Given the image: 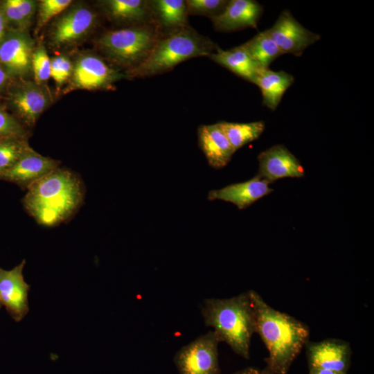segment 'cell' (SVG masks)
Here are the masks:
<instances>
[{"instance_id":"6da1fadb","label":"cell","mask_w":374,"mask_h":374,"mask_svg":"<svg viewBox=\"0 0 374 374\" xmlns=\"http://www.w3.org/2000/svg\"><path fill=\"white\" fill-rule=\"evenodd\" d=\"M256 315V332L269 353L265 374H287L292 364L309 341L306 324L269 306L254 290H249Z\"/></svg>"},{"instance_id":"7a4b0ae2","label":"cell","mask_w":374,"mask_h":374,"mask_svg":"<svg viewBox=\"0 0 374 374\" xmlns=\"http://www.w3.org/2000/svg\"><path fill=\"white\" fill-rule=\"evenodd\" d=\"M84 197L80 177L59 166L26 190L22 204L38 224L53 226L75 214Z\"/></svg>"},{"instance_id":"3957f363","label":"cell","mask_w":374,"mask_h":374,"mask_svg":"<svg viewBox=\"0 0 374 374\" xmlns=\"http://www.w3.org/2000/svg\"><path fill=\"white\" fill-rule=\"evenodd\" d=\"M201 313L204 324L213 328L220 342L226 343L235 354L249 359L256 315L249 291L229 299H206Z\"/></svg>"},{"instance_id":"277c9868","label":"cell","mask_w":374,"mask_h":374,"mask_svg":"<svg viewBox=\"0 0 374 374\" xmlns=\"http://www.w3.org/2000/svg\"><path fill=\"white\" fill-rule=\"evenodd\" d=\"M218 46L190 26L162 34L148 57L127 71L130 78L150 77L167 72L187 60L209 57Z\"/></svg>"},{"instance_id":"5b68a950","label":"cell","mask_w":374,"mask_h":374,"mask_svg":"<svg viewBox=\"0 0 374 374\" xmlns=\"http://www.w3.org/2000/svg\"><path fill=\"white\" fill-rule=\"evenodd\" d=\"M162 34L154 22L134 24L105 32L97 46L111 62L130 71L148 57Z\"/></svg>"},{"instance_id":"8992f818","label":"cell","mask_w":374,"mask_h":374,"mask_svg":"<svg viewBox=\"0 0 374 374\" xmlns=\"http://www.w3.org/2000/svg\"><path fill=\"white\" fill-rule=\"evenodd\" d=\"M5 106L26 127H33L51 103L48 91L35 81L13 79L3 96Z\"/></svg>"},{"instance_id":"52a82bcc","label":"cell","mask_w":374,"mask_h":374,"mask_svg":"<svg viewBox=\"0 0 374 374\" xmlns=\"http://www.w3.org/2000/svg\"><path fill=\"white\" fill-rule=\"evenodd\" d=\"M220 342L215 332L211 330L182 346L173 358L179 374H221Z\"/></svg>"},{"instance_id":"ba28073f","label":"cell","mask_w":374,"mask_h":374,"mask_svg":"<svg viewBox=\"0 0 374 374\" xmlns=\"http://www.w3.org/2000/svg\"><path fill=\"white\" fill-rule=\"evenodd\" d=\"M125 75L96 55H84L78 57L73 65L70 84L65 91L110 89L114 83L124 78Z\"/></svg>"},{"instance_id":"9c48e42d","label":"cell","mask_w":374,"mask_h":374,"mask_svg":"<svg viewBox=\"0 0 374 374\" xmlns=\"http://www.w3.org/2000/svg\"><path fill=\"white\" fill-rule=\"evenodd\" d=\"M35 48L27 32L8 30L0 43V64L11 78L24 79L32 71Z\"/></svg>"},{"instance_id":"30bf717a","label":"cell","mask_w":374,"mask_h":374,"mask_svg":"<svg viewBox=\"0 0 374 374\" xmlns=\"http://www.w3.org/2000/svg\"><path fill=\"white\" fill-rule=\"evenodd\" d=\"M267 30L283 54L290 53L297 57L321 38L319 34L297 21L287 10H283L274 24Z\"/></svg>"},{"instance_id":"8fae6325","label":"cell","mask_w":374,"mask_h":374,"mask_svg":"<svg viewBox=\"0 0 374 374\" xmlns=\"http://www.w3.org/2000/svg\"><path fill=\"white\" fill-rule=\"evenodd\" d=\"M96 21V14L89 8L74 6L53 23L50 32L51 42L57 48L74 44L89 34Z\"/></svg>"},{"instance_id":"7c38bea8","label":"cell","mask_w":374,"mask_h":374,"mask_svg":"<svg viewBox=\"0 0 374 374\" xmlns=\"http://www.w3.org/2000/svg\"><path fill=\"white\" fill-rule=\"evenodd\" d=\"M26 260L10 270L0 267V303L12 319L21 321L29 311L28 294L30 289L24 278Z\"/></svg>"},{"instance_id":"4fadbf2b","label":"cell","mask_w":374,"mask_h":374,"mask_svg":"<svg viewBox=\"0 0 374 374\" xmlns=\"http://www.w3.org/2000/svg\"><path fill=\"white\" fill-rule=\"evenodd\" d=\"M305 347L309 368L347 374L351 359L348 342L338 339H327L317 342L308 341Z\"/></svg>"},{"instance_id":"5bb4252c","label":"cell","mask_w":374,"mask_h":374,"mask_svg":"<svg viewBox=\"0 0 374 374\" xmlns=\"http://www.w3.org/2000/svg\"><path fill=\"white\" fill-rule=\"evenodd\" d=\"M60 162L44 157L30 148L9 170L0 174V181H6L27 190L37 181L60 166Z\"/></svg>"},{"instance_id":"9a60e30c","label":"cell","mask_w":374,"mask_h":374,"mask_svg":"<svg viewBox=\"0 0 374 374\" xmlns=\"http://www.w3.org/2000/svg\"><path fill=\"white\" fill-rule=\"evenodd\" d=\"M259 175L269 183L283 177H302L304 169L296 157L283 145H276L258 156Z\"/></svg>"},{"instance_id":"2e32d148","label":"cell","mask_w":374,"mask_h":374,"mask_svg":"<svg viewBox=\"0 0 374 374\" xmlns=\"http://www.w3.org/2000/svg\"><path fill=\"white\" fill-rule=\"evenodd\" d=\"M263 7L254 0H231L220 15L211 18L214 28L232 32L247 28H256Z\"/></svg>"},{"instance_id":"e0dca14e","label":"cell","mask_w":374,"mask_h":374,"mask_svg":"<svg viewBox=\"0 0 374 374\" xmlns=\"http://www.w3.org/2000/svg\"><path fill=\"white\" fill-rule=\"evenodd\" d=\"M270 183L259 175L252 179L226 186L219 190L208 192L209 200L221 199L235 204L239 209H244L256 200L273 191Z\"/></svg>"},{"instance_id":"ac0fdd59","label":"cell","mask_w":374,"mask_h":374,"mask_svg":"<svg viewBox=\"0 0 374 374\" xmlns=\"http://www.w3.org/2000/svg\"><path fill=\"white\" fill-rule=\"evenodd\" d=\"M197 136L199 146L210 166L220 169L229 163L235 150L218 123L200 125Z\"/></svg>"},{"instance_id":"d6986e66","label":"cell","mask_w":374,"mask_h":374,"mask_svg":"<svg viewBox=\"0 0 374 374\" xmlns=\"http://www.w3.org/2000/svg\"><path fill=\"white\" fill-rule=\"evenodd\" d=\"M100 4L112 21L133 24L154 22L150 1L105 0L100 1Z\"/></svg>"},{"instance_id":"ffe728a7","label":"cell","mask_w":374,"mask_h":374,"mask_svg":"<svg viewBox=\"0 0 374 374\" xmlns=\"http://www.w3.org/2000/svg\"><path fill=\"white\" fill-rule=\"evenodd\" d=\"M294 82V76L284 71H274L269 69H262L253 83L260 89L262 105L271 110H275Z\"/></svg>"},{"instance_id":"44dd1931","label":"cell","mask_w":374,"mask_h":374,"mask_svg":"<svg viewBox=\"0 0 374 374\" xmlns=\"http://www.w3.org/2000/svg\"><path fill=\"white\" fill-rule=\"evenodd\" d=\"M209 57L235 75L252 83L262 69L240 46L229 50L217 47Z\"/></svg>"},{"instance_id":"7402d4cb","label":"cell","mask_w":374,"mask_h":374,"mask_svg":"<svg viewBox=\"0 0 374 374\" xmlns=\"http://www.w3.org/2000/svg\"><path fill=\"white\" fill-rule=\"evenodd\" d=\"M153 21L161 30L167 33L188 26V11L186 1H150Z\"/></svg>"},{"instance_id":"603a6c76","label":"cell","mask_w":374,"mask_h":374,"mask_svg":"<svg viewBox=\"0 0 374 374\" xmlns=\"http://www.w3.org/2000/svg\"><path fill=\"white\" fill-rule=\"evenodd\" d=\"M0 8L9 30L27 32L36 11L37 2L33 0H1Z\"/></svg>"},{"instance_id":"cb8c5ba5","label":"cell","mask_w":374,"mask_h":374,"mask_svg":"<svg viewBox=\"0 0 374 374\" xmlns=\"http://www.w3.org/2000/svg\"><path fill=\"white\" fill-rule=\"evenodd\" d=\"M240 46L262 69H269V64L283 54L267 30L259 32Z\"/></svg>"},{"instance_id":"d4e9b609","label":"cell","mask_w":374,"mask_h":374,"mask_svg":"<svg viewBox=\"0 0 374 374\" xmlns=\"http://www.w3.org/2000/svg\"><path fill=\"white\" fill-rule=\"evenodd\" d=\"M217 123L235 151L256 140L265 127L262 121L245 123L221 121Z\"/></svg>"},{"instance_id":"484cf974","label":"cell","mask_w":374,"mask_h":374,"mask_svg":"<svg viewBox=\"0 0 374 374\" xmlns=\"http://www.w3.org/2000/svg\"><path fill=\"white\" fill-rule=\"evenodd\" d=\"M30 148L26 138L0 140V174L12 168Z\"/></svg>"},{"instance_id":"4316f807","label":"cell","mask_w":374,"mask_h":374,"mask_svg":"<svg viewBox=\"0 0 374 374\" xmlns=\"http://www.w3.org/2000/svg\"><path fill=\"white\" fill-rule=\"evenodd\" d=\"M29 136L26 127L12 114L4 105L0 103V140L8 138H26Z\"/></svg>"},{"instance_id":"83f0119b","label":"cell","mask_w":374,"mask_h":374,"mask_svg":"<svg viewBox=\"0 0 374 374\" xmlns=\"http://www.w3.org/2000/svg\"><path fill=\"white\" fill-rule=\"evenodd\" d=\"M32 71L35 82L40 85L51 77V59L42 44L35 48L32 56Z\"/></svg>"},{"instance_id":"f1b7e54d","label":"cell","mask_w":374,"mask_h":374,"mask_svg":"<svg viewBox=\"0 0 374 374\" xmlns=\"http://www.w3.org/2000/svg\"><path fill=\"white\" fill-rule=\"evenodd\" d=\"M226 0H187L186 1L188 15H204L212 18L221 14L226 8Z\"/></svg>"},{"instance_id":"f546056e","label":"cell","mask_w":374,"mask_h":374,"mask_svg":"<svg viewBox=\"0 0 374 374\" xmlns=\"http://www.w3.org/2000/svg\"><path fill=\"white\" fill-rule=\"evenodd\" d=\"M71 0H42L38 3L37 28H42L53 17L64 11Z\"/></svg>"},{"instance_id":"4dcf8cb0","label":"cell","mask_w":374,"mask_h":374,"mask_svg":"<svg viewBox=\"0 0 374 374\" xmlns=\"http://www.w3.org/2000/svg\"><path fill=\"white\" fill-rule=\"evenodd\" d=\"M62 60L63 55H57L51 59V77L55 80L57 88L61 87L60 78Z\"/></svg>"},{"instance_id":"1f68e13d","label":"cell","mask_w":374,"mask_h":374,"mask_svg":"<svg viewBox=\"0 0 374 374\" xmlns=\"http://www.w3.org/2000/svg\"><path fill=\"white\" fill-rule=\"evenodd\" d=\"M13 79L0 64V98L4 96Z\"/></svg>"},{"instance_id":"d6a6232c","label":"cell","mask_w":374,"mask_h":374,"mask_svg":"<svg viewBox=\"0 0 374 374\" xmlns=\"http://www.w3.org/2000/svg\"><path fill=\"white\" fill-rule=\"evenodd\" d=\"M8 31L6 20L0 8V43Z\"/></svg>"},{"instance_id":"836d02e7","label":"cell","mask_w":374,"mask_h":374,"mask_svg":"<svg viewBox=\"0 0 374 374\" xmlns=\"http://www.w3.org/2000/svg\"><path fill=\"white\" fill-rule=\"evenodd\" d=\"M232 374H265L262 369H258L254 367H247L238 371Z\"/></svg>"},{"instance_id":"e575fe53","label":"cell","mask_w":374,"mask_h":374,"mask_svg":"<svg viewBox=\"0 0 374 374\" xmlns=\"http://www.w3.org/2000/svg\"><path fill=\"white\" fill-rule=\"evenodd\" d=\"M309 374H344L330 370L320 368H309Z\"/></svg>"},{"instance_id":"d590c367","label":"cell","mask_w":374,"mask_h":374,"mask_svg":"<svg viewBox=\"0 0 374 374\" xmlns=\"http://www.w3.org/2000/svg\"><path fill=\"white\" fill-rule=\"evenodd\" d=\"M1 306H2V305H1V303H0V308H1Z\"/></svg>"}]
</instances>
